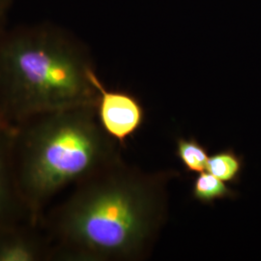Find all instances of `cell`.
Masks as SVG:
<instances>
[{"label":"cell","instance_id":"cell-1","mask_svg":"<svg viewBox=\"0 0 261 261\" xmlns=\"http://www.w3.org/2000/svg\"><path fill=\"white\" fill-rule=\"evenodd\" d=\"M177 171L145 172L120 160L73 187L41 224L53 261H137L149 255Z\"/></svg>","mask_w":261,"mask_h":261},{"label":"cell","instance_id":"cell-2","mask_svg":"<svg viewBox=\"0 0 261 261\" xmlns=\"http://www.w3.org/2000/svg\"><path fill=\"white\" fill-rule=\"evenodd\" d=\"M94 71L89 49L60 24L9 25L0 34V109L16 127L44 113L97 107Z\"/></svg>","mask_w":261,"mask_h":261},{"label":"cell","instance_id":"cell-3","mask_svg":"<svg viewBox=\"0 0 261 261\" xmlns=\"http://www.w3.org/2000/svg\"><path fill=\"white\" fill-rule=\"evenodd\" d=\"M13 146L19 192L35 224L61 192L122 159L91 106L29 118L16 126Z\"/></svg>","mask_w":261,"mask_h":261},{"label":"cell","instance_id":"cell-4","mask_svg":"<svg viewBox=\"0 0 261 261\" xmlns=\"http://www.w3.org/2000/svg\"><path fill=\"white\" fill-rule=\"evenodd\" d=\"M91 80L97 92V116L105 132L122 148L144 122L145 112L142 105L134 95L120 90L108 89L96 70Z\"/></svg>","mask_w":261,"mask_h":261},{"label":"cell","instance_id":"cell-5","mask_svg":"<svg viewBox=\"0 0 261 261\" xmlns=\"http://www.w3.org/2000/svg\"><path fill=\"white\" fill-rule=\"evenodd\" d=\"M15 129L0 132V228L35 224L19 192L14 162Z\"/></svg>","mask_w":261,"mask_h":261},{"label":"cell","instance_id":"cell-6","mask_svg":"<svg viewBox=\"0 0 261 261\" xmlns=\"http://www.w3.org/2000/svg\"><path fill=\"white\" fill-rule=\"evenodd\" d=\"M0 261H53V246L42 224L0 228Z\"/></svg>","mask_w":261,"mask_h":261},{"label":"cell","instance_id":"cell-7","mask_svg":"<svg viewBox=\"0 0 261 261\" xmlns=\"http://www.w3.org/2000/svg\"><path fill=\"white\" fill-rule=\"evenodd\" d=\"M192 196L194 199L202 204H212L219 199H232L236 194L225 182L209 172L206 173L203 171L198 173L193 184Z\"/></svg>","mask_w":261,"mask_h":261},{"label":"cell","instance_id":"cell-8","mask_svg":"<svg viewBox=\"0 0 261 261\" xmlns=\"http://www.w3.org/2000/svg\"><path fill=\"white\" fill-rule=\"evenodd\" d=\"M243 160L233 150L226 149L209 156L206 170L225 183H236L242 173Z\"/></svg>","mask_w":261,"mask_h":261},{"label":"cell","instance_id":"cell-9","mask_svg":"<svg viewBox=\"0 0 261 261\" xmlns=\"http://www.w3.org/2000/svg\"><path fill=\"white\" fill-rule=\"evenodd\" d=\"M175 153L188 172L205 171L209 159L208 150L195 138H178Z\"/></svg>","mask_w":261,"mask_h":261},{"label":"cell","instance_id":"cell-10","mask_svg":"<svg viewBox=\"0 0 261 261\" xmlns=\"http://www.w3.org/2000/svg\"><path fill=\"white\" fill-rule=\"evenodd\" d=\"M14 0H0V34L9 27V18Z\"/></svg>","mask_w":261,"mask_h":261},{"label":"cell","instance_id":"cell-11","mask_svg":"<svg viewBox=\"0 0 261 261\" xmlns=\"http://www.w3.org/2000/svg\"><path fill=\"white\" fill-rule=\"evenodd\" d=\"M16 127L8 120L4 112L0 109V132L1 130H14Z\"/></svg>","mask_w":261,"mask_h":261}]
</instances>
